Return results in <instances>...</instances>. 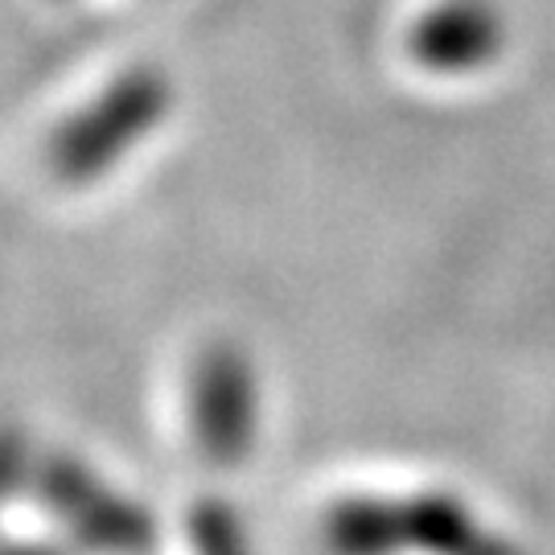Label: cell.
Listing matches in <instances>:
<instances>
[{"label": "cell", "instance_id": "6da1fadb", "mask_svg": "<svg viewBox=\"0 0 555 555\" xmlns=\"http://www.w3.org/2000/svg\"><path fill=\"white\" fill-rule=\"evenodd\" d=\"M4 531L41 539L62 555H157V515L70 449H34Z\"/></svg>", "mask_w": 555, "mask_h": 555}, {"label": "cell", "instance_id": "7a4b0ae2", "mask_svg": "<svg viewBox=\"0 0 555 555\" xmlns=\"http://www.w3.org/2000/svg\"><path fill=\"white\" fill-rule=\"evenodd\" d=\"M325 555H522L449 490L341 494L318 518Z\"/></svg>", "mask_w": 555, "mask_h": 555}, {"label": "cell", "instance_id": "3957f363", "mask_svg": "<svg viewBox=\"0 0 555 555\" xmlns=\"http://www.w3.org/2000/svg\"><path fill=\"white\" fill-rule=\"evenodd\" d=\"M259 424L263 396L251 354L231 337L202 341L178 378V453L202 474H235L256 456Z\"/></svg>", "mask_w": 555, "mask_h": 555}, {"label": "cell", "instance_id": "277c9868", "mask_svg": "<svg viewBox=\"0 0 555 555\" xmlns=\"http://www.w3.org/2000/svg\"><path fill=\"white\" fill-rule=\"evenodd\" d=\"M173 107V82L157 66H128L50 140V169L66 185H91L157 132Z\"/></svg>", "mask_w": 555, "mask_h": 555}, {"label": "cell", "instance_id": "5b68a950", "mask_svg": "<svg viewBox=\"0 0 555 555\" xmlns=\"http://www.w3.org/2000/svg\"><path fill=\"white\" fill-rule=\"evenodd\" d=\"M506 21L490 0H437L408 34L412 59L433 75H474L502 54Z\"/></svg>", "mask_w": 555, "mask_h": 555}, {"label": "cell", "instance_id": "8992f818", "mask_svg": "<svg viewBox=\"0 0 555 555\" xmlns=\"http://www.w3.org/2000/svg\"><path fill=\"white\" fill-rule=\"evenodd\" d=\"M157 555H251L243 522L219 494H194L165 527Z\"/></svg>", "mask_w": 555, "mask_h": 555}, {"label": "cell", "instance_id": "52a82bcc", "mask_svg": "<svg viewBox=\"0 0 555 555\" xmlns=\"http://www.w3.org/2000/svg\"><path fill=\"white\" fill-rule=\"evenodd\" d=\"M29 453H34V444L25 440V433L0 416V535L9 527V515H13V502H17V486L25 465H29Z\"/></svg>", "mask_w": 555, "mask_h": 555}, {"label": "cell", "instance_id": "ba28073f", "mask_svg": "<svg viewBox=\"0 0 555 555\" xmlns=\"http://www.w3.org/2000/svg\"><path fill=\"white\" fill-rule=\"evenodd\" d=\"M0 555H62V552H54V547H50V543H41V539L4 531V535H0Z\"/></svg>", "mask_w": 555, "mask_h": 555}]
</instances>
